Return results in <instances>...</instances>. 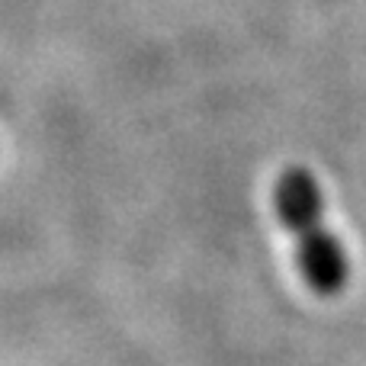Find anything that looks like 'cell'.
Masks as SVG:
<instances>
[{"instance_id":"cell-1","label":"cell","mask_w":366,"mask_h":366,"mask_svg":"<svg viewBox=\"0 0 366 366\" xmlns=\"http://www.w3.org/2000/svg\"><path fill=\"white\" fill-rule=\"evenodd\" d=\"M273 206L290 234H296V257L302 280L315 296H337L350 280L347 251L325 228L322 187L305 167H286L273 187Z\"/></svg>"}]
</instances>
